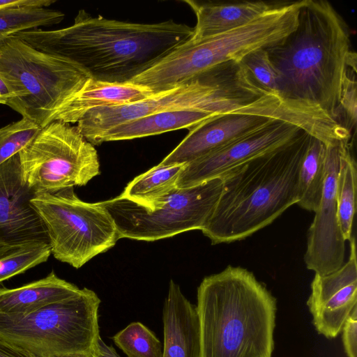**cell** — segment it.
<instances>
[{
    "mask_svg": "<svg viewBox=\"0 0 357 357\" xmlns=\"http://www.w3.org/2000/svg\"><path fill=\"white\" fill-rule=\"evenodd\" d=\"M31 204L45 226L51 254L75 268L114 247L120 238L101 202L81 200L73 187L35 193Z\"/></svg>",
    "mask_w": 357,
    "mask_h": 357,
    "instance_id": "9",
    "label": "cell"
},
{
    "mask_svg": "<svg viewBox=\"0 0 357 357\" xmlns=\"http://www.w3.org/2000/svg\"><path fill=\"white\" fill-rule=\"evenodd\" d=\"M0 77L10 93L6 105L40 128L90 78L70 61L13 36L0 43Z\"/></svg>",
    "mask_w": 357,
    "mask_h": 357,
    "instance_id": "7",
    "label": "cell"
},
{
    "mask_svg": "<svg viewBox=\"0 0 357 357\" xmlns=\"http://www.w3.org/2000/svg\"><path fill=\"white\" fill-rule=\"evenodd\" d=\"M356 188V162L349 145L341 157L336 190L337 218L342 234L346 241H349L352 237Z\"/></svg>",
    "mask_w": 357,
    "mask_h": 357,
    "instance_id": "25",
    "label": "cell"
},
{
    "mask_svg": "<svg viewBox=\"0 0 357 357\" xmlns=\"http://www.w3.org/2000/svg\"><path fill=\"white\" fill-rule=\"evenodd\" d=\"M54 3L55 0H0V9L26 6L47 8Z\"/></svg>",
    "mask_w": 357,
    "mask_h": 357,
    "instance_id": "33",
    "label": "cell"
},
{
    "mask_svg": "<svg viewBox=\"0 0 357 357\" xmlns=\"http://www.w3.org/2000/svg\"><path fill=\"white\" fill-rule=\"evenodd\" d=\"M341 332L343 347L347 357H357V307L344 322Z\"/></svg>",
    "mask_w": 357,
    "mask_h": 357,
    "instance_id": "31",
    "label": "cell"
},
{
    "mask_svg": "<svg viewBox=\"0 0 357 357\" xmlns=\"http://www.w3.org/2000/svg\"><path fill=\"white\" fill-rule=\"evenodd\" d=\"M310 135L225 173L222 192L204 228L213 245L245 239L271 224L297 204L300 165Z\"/></svg>",
    "mask_w": 357,
    "mask_h": 357,
    "instance_id": "3",
    "label": "cell"
},
{
    "mask_svg": "<svg viewBox=\"0 0 357 357\" xmlns=\"http://www.w3.org/2000/svg\"><path fill=\"white\" fill-rule=\"evenodd\" d=\"M240 63L257 84L264 90L280 97L278 91L277 73L265 49L250 52Z\"/></svg>",
    "mask_w": 357,
    "mask_h": 357,
    "instance_id": "29",
    "label": "cell"
},
{
    "mask_svg": "<svg viewBox=\"0 0 357 357\" xmlns=\"http://www.w3.org/2000/svg\"><path fill=\"white\" fill-rule=\"evenodd\" d=\"M193 10L197 22L191 40H197L222 33L243 26L275 6L266 1H242L233 3L200 2L184 0Z\"/></svg>",
    "mask_w": 357,
    "mask_h": 357,
    "instance_id": "19",
    "label": "cell"
},
{
    "mask_svg": "<svg viewBox=\"0 0 357 357\" xmlns=\"http://www.w3.org/2000/svg\"><path fill=\"white\" fill-rule=\"evenodd\" d=\"M349 145V141H340L326 146L322 195L307 231L304 261L307 269L321 275L335 271L344 263L346 240L337 218L336 190L341 157Z\"/></svg>",
    "mask_w": 357,
    "mask_h": 357,
    "instance_id": "12",
    "label": "cell"
},
{
    "mask_svg": "<svg viewBox=\"0 0 357 357\" xmlns=\"http://www.w3.org/2000/svg\"><path fill=\"white\" fill-rule=\"evenodd\" d=\"M94 351L93 352H75L66 354L58 357H96Z\"/></svg>",
    "mask_w": 357,
    "mask_h": 357,
    "instance_id": "36",
    "label": "cell"
},
{
    "mask_svg": "<svg viewBox=\"0 0 357 357\" xmlns=\"http://www.w3.org/2000/svg\"><path fill=\"white\" fill-rule=\"evenodd\" d=\"M192 33V27L172 20L151 24L129 22L92 16L79 10L69 26L35 29L13 37L70 61L90 78L126 83L190 40Z\"/></svg>",
    "mask_w": 357,
    "mask_h": 357,
    "instance_id": "1",
    "label": "cell"
},
{
    "mask_svg": "<svg viewBox=\"0 0 357 357\" xmlns=\"http://www.w3.org/2000/svg\"><path fill=\"white\" fill-rule=\"evenodd\" d=\"M222 188L221 177L188 188H176L151 210L121 195L101 204L113 219L120 238L154 241L202 230Z\"/></svg>",
    "mask_w": 357,
    "mask_h": 357,
    "instance_id": "10",
    "label": "cell"
},
{
    "mask_svg": "<svg viewBox=\"0 0 357 357\" xmlns=\"http://www.w3.org/2000/svg\"><path fill=\"white\" fill-rule=\"evenodd\" d=\"M347 261L326 275L315 274L307 305L316 331L327 339L336 337L357 307V259L355 238L349 240Z\"/></svg>",
    "mask_w": 357,
    "mask_h": 357,
    "instance_id": "14",
    "label": "cell"
},
{
    "mask_svg": "<svg viewBox=\"0 0 357 357\" xmlns=\"http://www.w3.org/2000/svg\"><path fill=\"white\" fill-rule=\"evenodd\" d=\"M34 195L22 179L18 153L0 165V243H49L45 226L31 204Z\"/></svg>",
    "mask_w": 357,
    "mask_h": 357,
    "instance_id": "15",
    "label": "cell"
},
{
    "mask_svg": "<svg viewBox=\"0 0 357 357\" xmlns=\"http://www.w3.org/2000/svg\"><path fill=\"white\" fill-rule=\"evenodd\" d=\"M96 357H121L112 345L107 344L100 337L95 349Z\"/></svg>",
    "mask_w": 357,
    "mask_h": 357,
    "instance_id": "34",
    "label": "cell"
},
{
    "mask_svg": "<svg viewBox=\"0 0 357 357\" xmlns=\"http://www.w3.org/2000/svg\"><path fill=\"white\" fill-rule=\"evenodd\" d=\"M41 128L22 118L0 128V165L17 154L38 134Z\"/></svg>",
    "mask_w": 357,
    "mask_h": 357,
    "instance_id": "28",
    "label": "cell"
},
{
    "mask_svg": "<svg viewBox=\"0 0 357 357\" xmlns=\"http://www.w3.org/2000/svg\"><path fill=\"white\" fill-rule=\"evenodd\" d=\"M270 97L238 62L222 65L195 79L153 93L132 103L88 112L76 126L93 146L105 133L135 119L167 110L197 109L215 116L229 114H268Z\"/></svg>",
    "mask_w": 357,
    "mask_h": 357,
    "instance_id": "5",
    "label": "cell"
},
{
    "mask_svg": "<svg viewBox=\"0 0 357 357\" xmlns=\"http://www.w3.org/2000/svg\"><path fill=\"white\" fill-rule=\"evenodd\" d=\"M201 357H271L276 299L254 274L228 266L197 291Z\"/></svg>",
    "mask_w": 357,
    "mask_h": 357,
    "instance_id": "4",
    "label": "cell"
},
{
    "mask_svg": "<svg viewBox=\"0 0 357 357\" xmlns=\"http://www.w3.org/2000/svg\"><path fill=\"white\" fill-rule=\"evenodd\" d=\"M112 339L128 357H162L160 341L141 322H131Z\"/></svg>",
    "mask_w": 357,
    "mask_h": 357,
    "instance_id": "27",
    "label": "cell"
},
{
    "mask_svg": "<svg viewBox=\"0 0 357 357\" xmlns=\"http://www.w3.org/2000/svg\"><path fill=\"white\" fill-rule=\"evenodd\" d=\"M153 93L145 86L132 82H107L89 78L61 108L54 121L77 123L91 109L132 103Z\"/></svg>",
    "mask_w": 357,
    "mask_h": 357,
    "instance_id": "18",
    "label": "cell"
},
{
    "mask_svg": "<svg viewBox=\"0 0 357 357\" xmlns=\"http://www.w3.org/2000/svg\"><path fill=\"white\" fill-rule=\"evenodd\" d=\"M326 145L310 136L302 159L298 177V204L310 211H315L321 200L326 176Z\"/></svg>",
    "mask_w": 357,
    "mask_h": 357,
    "instance_id": "23",
    "label": "cell"
},
{
    "mask_svg": "<svg viewBox=\"0 0 357 357\" xmlns=\"http://www.w3.org/2000/svg\"><path fill=\"white\" fill-rule=\"evenodd\" d=\"M0 357H40L0 338Z\"/></svg>",
    "mask_w": 357,
    "mask_h": 357,
    "instance_id": "32",
    "label": "cell"
},
{
    "mask_svg": "<svg viewBox=\"0 0 357 357\" xmlns=\"http://www.w3.org/2000/svg\"><path fill=\"white\" fill-rule=\"evenodd\" d=\"M356 65L349 66L344 77L340 104L339 116L342 115L347 122V128L351 132L356 124L357 117V83Z\"/></svg>",
    "mask_w": 357,
    "mask_h": 357,
    "instance_id": "30",
    "label": "cell"
},
{
    "mask_svg": "<svg viewBox=\"0 0 357 357\" xmlns=\"http://www.w3.org/2000/svg\"><path fill=\"white\" fill-rule=\"evenodd\" d=\"M100 299L86 287L33 311L0 312V338L40 357L95 351L100 335Z\"/></svg>",
    "mask_w": 357,
    "mask_h": 357,
    "instance_id": "8",
    "label": "cell"
},
{
    "mask_svg": "<svg viewBox=\"0 0 357 357\" xmlns=\"http://www.w3.org/2000/svg\"><path fill=\"white\" fill-rule=\"evenodd\" d=\"M302 131L292 123L274 121L261 129L185 164L177 181V188H188L221 177L243 163L287 144Z\"/></svg>",
    "mask_w": 357,
    "mask_h": 357,
    "instance_id": "13",
    "label": "cell"
},
{
    "mask_svg": "<svg viewBox=\"0 0 357 357\" xmlns=\"http://www.w3.org/2000/svg\"><path fill=\"white\" fill-rule=\"evenodd\" d=\"M214 117L216 116L197 109L167 110L119 125L105 133L100 144L156 135L179 129L190 130Z\"/></svg>",
    "mask_w": 357,
    "mask_h": 357,
    "instance_id": "21",
    "label": "cell"
},
{
    "mask_svg": "<svg viewBox=\"0 0 357 357\" xmlns=\"http://www.w3.org/2000/svg\"><path fill=\"white\" fill-rule=\"evenodd\" d=\"M51 254L48 243H0V282L45 262Z\"/></svg>",
    "mask_w": 357,
    "mask_h": 357,
    "instance_id": "24",
    "label": "cell"
},
{
    "mask_svg": "<svg viewBox=\"0 0 357 357\" xmlns=\"http://www.w3.org/2000/svg\"><path fill=\"white\" fill-rule=\"evenodd\" d=\"M302 1L277 4L253 21L233 30L175 48L130 82L154 93L195 79L228 63L239 62L250 52L283 40L298 24Z\"/></svg>",
    "mask_w": 357,
    "mask_h": 357,
    "instance_id": "6",
    "label": "cell"
},
{
    "mask_svg": "<svg viewBox=\"0 0 357 357\" xmlns=\"http://www.w3.org/2000/svg\"><path fill=\"white\" fill-rule=\"evenodd\" d=\"M162 357H201L199 319L195 305L171 280L162 309Z\"/></svg>",
    "mask_w": 357,
    "mask_h": 357,
    "instance_id": "17",
    "label": "cell"
},
{
    "mask_svg": "<svg viewBox=\"0 0 357 357\" xmlns=\"http://www.w3.org/2000/svg\"><path fill=\"white\" fill-rule=\"evenodd\" d=\"M22 177L35 193L86 185L100 174L98 155L77 127L52 121L19 153Z\"/></svg>",
    "mask_w": 357,
    "mask_h": 357,
    "instance_id": "11",
    "label": "cell"
},
{
    "mask_svg": "<svg viewBox=\"0 0 357 357\" xmlns=\"http://www.w3.org/2000/svg\"><path fill=\"white\" fill-rule=\"evenodd\" d=\"M274 121L277 120L245 114H229L208 119L190 129L185 137L159 165L187 164Z\"/></svg>",
    "mask_w": 357,
    "mask_h": 357,
    "instance_id": "16",
    "label": "cell"
},
{
    "mask_svg": "<svg viewBox=\"0 0 357 357\" xmlns=\"http://www.w3.org/2000/svg\"><path fill=\"white\" fill-rule=\"evenodd\" d=\"M265 50L282 99L341 123L342 82L347 68L356 65V54L345 22L331 3L302 0L296 29Z\"/></svg>",
    "mask_w": 357,
    "mask_h": 357,
    "instance_id": "2",
    "label": "cell"
},
{
    "mask_svg": "<svg viewBox=\"0 0 357 357\" xmlns=\"http://www.w3.org/2000/svg\"><path fill=\"white\" fill-rule=\"evenodd\" d=\"M64 16L61 11L33 6L0 9V43L20 32L59 24Z\"/></svg>",
    "mask_w": 357,
    "mask_h": 357,
    "instance_id": "26",
    "label": "cell"
},
{
    "mask_svg": "<svg viewBox=\"0 0 357 357\" xmlns=\"http://www.w3.org/2000/svg\"><path fill=\"white\" fill-rule=\"evenodd\" d=\"M184 165L158 164L132 179L120 195L151 210L177 188Z\"/></svg>",
    "mask_w": 357,
    "mask_h": 357,
    "instance_id": "22",
    "label": "cell"
},
{
    "mask_svg": "<svg viewBox=\"0 0 357 357\" xmlns=\"http://www.w3.org/2000/svg\"><path fill=\"white\" fill-rule=\"evenodd\" d=\"M9 97L8 89L3 79L0 77V104L6 105Z\"/></svg>",
    "mask_w": 357,
    "mask_h": 357,
    "instance_id": "35",
    "label": "cell"
},
{
    "mask_svg": "<svg viewBox=\"0 0 357 357\" xmlns=\"http://www.w3.org/2000/svg\"><path fill=\"white\" fill-rule=\"evenodd\" d=\"M80 289L52 271L45 278L19 287H0V312L19 314L33 311L69 298Z\"/></svg>",
    "mask_w": 357,
    "mask_h": 357,
    "instance_id": "20",
    "label": "cell"
}]
</instances>
